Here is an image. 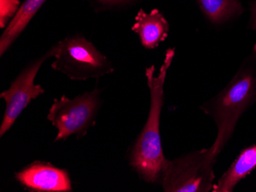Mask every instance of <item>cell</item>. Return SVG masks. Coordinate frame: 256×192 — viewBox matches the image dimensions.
I'll return each mask as SVG.
<instances>
[{"mask_svg": "<svg viewBox=\"0 0 256 192\" xmlns=\"http://www.w3.org/2000/svg\"><path fill=\"white\" fill-rule=\"evenodd\" d=\"M174 55V48L168 49L158 77L154 76V65L145 70L150 92V107L146 124L134 145L129 161L130 166L146 183H160L162 173L169 161L162 150L160 120L165 100V80Z\"/></svg>", "mask_w": 256, "mask_h": 192, "instance_id": "cell-1", "label": "cell"}, {"mask_svg": "<svg viewBox=\"0 0 256 192\" xmlns=\"http://www.w3.org/2000/svg\"><path fill=\"white\" fill-rule=\"evenodd\" d=\"M250 11H251V15H250L248 27L252 30L256 31V0H254L250 5Z\"/></svg>", "mask_w": 256, "mask_h": 192, "instance_id": "cell-14", "label": "cell"}, {"mask_svg": "<svg viewBox=\"0 0 256 192\" xmlns=\"http://www.w3.org/2000/svg\"><path fill=\"white\" fill-rule=\"evenodd\" d=\"M47 0H25L14 19L0 37V55L1 57L18 39L23 31L30 24L33 17L36 15Z\"/></svg>", "mask_w": 256, "mask_h": 192, "instance_id": "cell-10", "label": "cell"}, {"mask_svg": "<svg viewBox=\"0 0 256 192\" xmlns=\"http://www.w3.org/2000/svg\"><path fill=\"white\" fill-rule=\"evenodd\" d=\"M256 102V44L226 87L200 107L217 127L210 153L214 163L234 135L240 117Z\"/></svg>", "mask_w": 256, "mask_h": 192, "instance_id": "cell-2", "label": "cell"}, {"mask_svg": "<svg viewBox=\"0 0 256 192\" xmlns=\"http://www.w3.org/2000/svg\"><path fill=\"white\" fill-rule=\"evenodd\" d=\"M56 53L54 44L46 53L30 61L12 82L10 88L0 94V97L6 102L5 113L0 127V137H4L10 130L32 100L44 94V89L40 84H34V79L46 60L54 57Z\"/></svg>", "mask_w": 256, "mask_h": 192, "instance_id": "cell-6", "label": "cell"}, {"mask_svg": "<svg viewBox=\"0 0 256 192\" xmlns=\"http://www.w3.org/2000/svg\"><path fill=\"white\" fill-rule=\"evenodd\" d=\"M138 34L140 41L146 49L158 48L169 35L170 25L168 20L158 8L145 12L140 9L135 17V22L132 28Z\"/></svg>", "mask_w": 256, "mask_h": 192, "instance_id": "cell-8", "label": "cell"}, {"mask_svg": "<svg viewBox=\"0 0 256 192\" xmlns=\"http://www.w3.org/2000/svg\"><path fill=\"white\" fill-rule=\"evenodd\" d=\"M215 164L210 149L194 151L168 161L160 184L166 192H208L212 191Z\"/></svg>", "mask_w": 256, "mask_h": 192, "instance_id": "cell-5", "label": "cell"}, {"mask_svg": "<svg viewBox=\"0 0 256 192\" xmlns=\"http://www.w3.org/2000/svg\"><path fill=\"white\" fill-rule=\"evenodd\" d=\"M202 14L215 25L226 23L245 11L240 0H196Z\"/></svg>", "mask_w": 256, "mask_h": 192, "instance_id": "cell-11", "label": "cell"}, {"mask_svg": "<svg viewBox=\"0 0 256 192\" xmlns=\"http://www.w3.org/2000/svg\"><path fill=\"white\" fill-rule=\"evenodd\" d=\"M18 183L37 192H70L71 180L66 169H60L46 162L36 161L16 173Z\"/></svg>", "mask_w": 256, "mask_h": 192, "instance_id": "cell-7", "label": "cell"}, {"mask_svg": "<svg viewBox=\"0 0 256 192\" xmlns=\"http://www.w3.org/2000/svg\"><path fill=\"white\" fill-rule=\"evenodd\" d=\"M96 13L117 12L136 5L142 0H84Z\"/></svg>", "mask_w": 256, "mask_h": 192, "instance_id": "cell-12", "label": "cell"}, {"mask_svg": "<svg viewBox=\"0 0 256 192\" xmlns=\"http://www.w3.org/2000/svg\"><path fill=\"white\" fill-rule=\"evenodd\" d=\"M52 68L73 81L100 78L114 71L112 62L83 35L68 36L56 44Z\"/></svg>", "mask_w": 256, "mask_h": 192, "instance_id": "cell-3", "label": "cell"}, {"mask_svg": "<svg viewBox=\"0 0 256 192\" xmlns=\"http://www.w3.org/2000/svg\"><path fill=\"white\" fill-rule=\"evenodd\" d=\"M102 104L100 90L97 87L74 99H69L66 95L54 99L47 116L58 130L54 143L71 136H76L77 139L84 137L88 130L96 124Z\"/></svg>", "mask_w": 256, "mask_h": 192, "instance_id": "cell-4", "label": "cell"}, {"mask_svg": "<svg viewBox=\"0 0 256 192\" xmlns=\"http://www.w3.org/2000/svg\"><path fill=\"white\" fill-rule=\"evenodd\" d=\"M256 168V144L244 149L228 170L214 185L212 192H232Z\"/></svg>", "mask_w": 256, "mask_h": 192, "instance_id": "cell-9", "label": "cell"}, {"mask_svg": "<svg viewBox=\"0 0 256 192\" xmlns=\"http://www.w3.org/2000/svg\"><path fill=\"white\" fill-rule=\"evenodd\" d=\"M21 5L20 0H0V28L8 26L16 15Z\"/></svg>", "mask_w": 256, "mask_h": 192, "instance_id": "cell-13", "label": "cell"}]
</instances>
